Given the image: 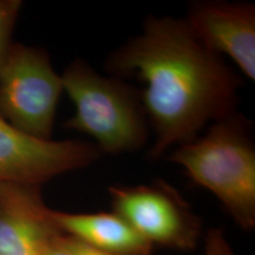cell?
<instances>
[{
    "mask_svg": "<svg viewBox=\"0 0 255 255\" xmlns=\"http://www.w3.org/2000/svg\"><path fill=\"white\" fill-rule=\"evenodd\" d=\"M107 69L144 84L139 101L155 132L151 158L234 113L240 79L194 36L186 20L149 17L142 33L109 57Z\"/></svg>",
    "mask_w": 255,
    "mask_h": 255,
    "instance_id": "6da1fadb",
    "label": "cell"
},
{
    "mask_svg": "<svg viewBox=\"0 0 255 255\" xmlns=\"http://www.w3.org/2000/svg\"><path fill=\"white\" fill-rule=\"evenodd\" d=\"M169 159L209 190L239 227L254 229L255 148L240 115L213 122L205 135L176 146Z\"/></svg>",
    "mask_w": 255,
    "mask_h": 255,
    "instance_id": "7a4b0ae2",
    "label": "cell"
},
{
    "mask_svg": "<svg viewBox=\"0 0 255 255\" xmlns=\"http://www.w3.org/2000/svg\"><path fill=\"white\" fill-rule=\"evenodd\" d=\"M64 91L75 105L65 127L94 139L101 152L124 154L141 149L148 124L139 96L119 78L100 75L75 60L62 75Z\"/></svg>",
    "mask_w": 255,
    "mask_h": 255,
    "instance_id": "3957f363",
    "label": "cell"
},
{
    "mask_svg": "<svg viewBox=\"0 0 255 255\" xmlns=\"http://www.w3.org/2000/svg\"><path fill=\"white\" fill-rule=\"evenodd\" d=\"M63 92L46 51L13 41L0 66V115L21 132L49 141Z\"/></svg>",
    "mask_w": 255,
    "mask_h": 255,
    "instance_id": "277c9868",
    "label": "cell"
},
{
    "mask_svg": "<svg viewBox=\"0 0 255 255\" xmlns=\"http://www.w3.org/2000/svg\"><path fill=\"white\" fill-rule=\"evenodd\" d=\"M114 212L149 244L169 250H195L202 223L180 193L164 181L109 187Z\"/></svg>",
    "mask_w": 255,
    "mask_h": 255,
    "instance_id": "5b68a950",
    "label": "cell"
},
{
    "mask_svg": "<svg viewBox=\"0 0 255 255\" xmlns=\"http://www.w3.org/2000/svg\"><path fill=\"white\" fill-rule=\"evenodd\" d=\"M101 154L94 143L34 138L0 115V182L43 186L60 175L88 167Z\"/></svg>",
    "mask_w": 255,
    "mask_h": 255,
    "instance_id": "8992f818",
    "label": "cell"
},
{
    "mask_svg": "<svg viewBox=\"0 0 255 255\" xmlns=\"http://www.w3.org/2000/svg\"><path fill=\"white\" fill-rule=\"evenodd\" d=\"M193 34L216 55H226L255 81V6L246 2L200 1L184 19Z\"/></svg>",
    "mask_w": 255,
    "mask_h": 255,
    "instance_id": "52a82bcc",
    "label": "cell"
},
{
    "mask_svg": "<svg viewBox=\"0 0 255 255\" xmlns=\"http://www.w3.org/2000/svg\"><path fill=\"white\" fill-rule=\"evenodd\" d=\"M41 186L0 182V255H41L62 233Z\"/></svg>",
    "mask_w": 255,
    "mask_h": 255,
    "instance_id": "ba28073f",
    "label": "cell"
},
{
    "mask_svg": "<svg viewBox=\"0 0 255 255\" xmlns=\"http://www.w3.org/2000/svg\"><path fill=\"white\" fill-rule=\"evenodd\" d=\"M53 214L60 231L89 246L116 255H151L154 247L117 213Z\"/></svg>",
    "mask_w": 255,
    "mask_h": 255,
    "instance_id": "9c48e42d",
    "label": "cell"
},
{
    "mask_svg": "<svg viewBox=\"0 0 255 255\" xmlns=\"http://www.w3.org/2000/svg\"><path fill=\"white\" fill-rule=\"evenodd\" d=\"M41 255H116L89 246L78 239L59 233L47 242Z\"/></svg>",
    "mask_w": 255,
    "mask_h": 255,
    "instance_id": "30bf717a",
    "label": "cell"
},
{
    "mask_svg": "<svg viewBox=\"0 0 255 255\" xmlns=\"http://www.w3.org/2000/svg\"><path fill=\"white\" fill-rule=\"evenodd\" d=\"M20 8L21 1L19 0H6L4 6L0 8V66L13 44L12 34Z\"/></svg>",
    "mask_w": 255,
    "mask_h": 255,
    "instance_id": "8fae6325",
    "label": "cell"
},
{
    "mask_svg": "<svg viewBox=\"0 0 255 255\" xmlns=\"http://www.w3.org/2000/svg\"><path fill=\"white\" fill-rule=\"evenodd\" d=\"M202 255H237L221 228H210L205 235Z\"/></svg>",
    "mask_w": 255,
    "mask_h": 255,
    "instance_id": "7c38bea8",
    "label": "cell"
},
{
    "mask_svg": "<svg viewBox=\"0 0 255 255\" xmlns=\"http://www.w3.org/2000/svg\"><path fill=\"white\" fill-rule=\"evenodd\" d=\"M5 1L6 0H0V8L2 7V6H4V4H5Z\"/></svg>",
    "mask_w": 255,
    "mask_h": 255,
    "instance_id": "4fadbf2b",
    "label": "cell"
}]
</instances>
